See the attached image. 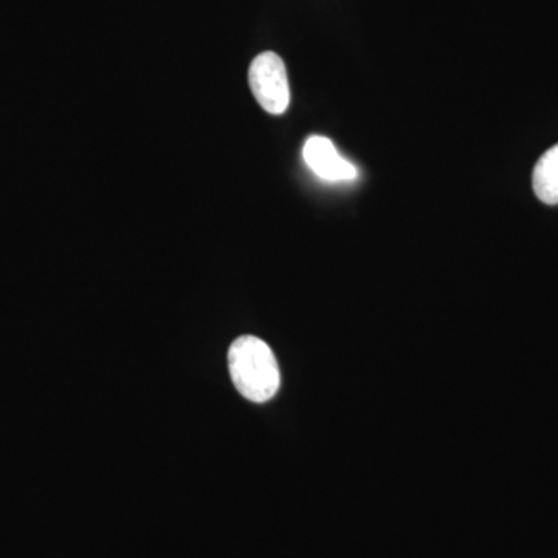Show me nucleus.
Returning <instances> with one entry per match:
<instances>
[{"label": "nucleus", "mask_w": 558, "mask_h": 558, "mask_svg": "<svg viewBox=\"0 0 558 558\" xmlns=\"http://www.w3.org/2000/svg\"><path fill=\"white\" fill-rule=\"evenodd\" d=\"M231 380L250 402H269L277 396L281 374L266 341L253 336L240 337L229 351Z\"/></svg>", "instance_id": "1"}, {"label": "nucleus", "mask_w": 558, "mask_h": 558, "mask_svg": "<svg viewBox=\"0 0 558 558\" xmlns=\"http://www.w3.org/2000/svg\"><path fill=\"white\" fill-rule=\"evenodd\" d=\"M250 87L260 108L271 116H281L289 108L290 89L284 61L274 51H264L248 70Z\"/></svg>", "instance_id": "2"}, {"label": "nucleus", "mask_w": 558, "mask_h": 558, "mask_svg": "<svg viewBox=\"0 0 558 558\" xmlns=\"http://www.w3.org/2000/svg\"><path fill=\"white\" fill-rule=\"evenodd\" d=\"M303 157L307 167L318 178L328 180V182H351V180L357 179V168L341 157L336 145L322 135H312L306 140Z\"/></svg>", "instance_id": "3"}, {"label": "nucleus", "mask_w": 558, "mask_h": 558, "mask_svg": "<svg viewBox=\"0 0 558 558\" xmlns=\"http://www.w3.org/2000/svg\"><path fill=\"white\" fill-rule=\"evenodd\" d=\"M532 186L543 204H558V145L539 157L532 174Z\"/></svg>", "instance_id": "4"}]
</instances>
